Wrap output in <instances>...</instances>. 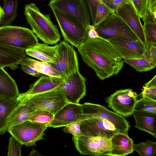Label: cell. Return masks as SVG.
<instances>
[{"label":"cell","instance_id":"7402d4cb","mask_svg":"<svg viewBox=\"0 0 156 156\" xmlns=\"http://www.w3.org/2000/svg\"><path fill=\"white\" fill-rule=\"evenodd\" d=\"M133 114L135 120V128L156 137V113L134 111Z\"/></svg>","mask_w":156,"mask_h":156},{"label":"cell","instance_id":"9c48e42d","mask_svg":"<svg viewBox=\"0 0 156 156\" xmlns=\"http://www.w3.org/2000/svg\"><path fill=\"white\" fill-rule=\"evenodd\" d=\"M73 141L76 149L82 154L109 156L111 152L110 139L105 137L73 135Z\"/></svg>","mask_w":156,"mask_h":156},{"label":"cell","instance_id":"ba28073f","mask_svg":"<svg viewBox=\"0 0 156 156\" xmlns=\"http://www.w3.org/2000/svg\"><path fill=\"white\" fill-rule=\"evenodd\" d=\"M48 125L29 120L12 125L8 131L19 141L27 147L36 145V142L43 139L44 132Z\"/></svg>","mask_w":156,"mask_h":156},{"label":"cell","instance_id":"7a4b0ae2","mask_svg":"<svg viewBox=\"0 0 156 156\" xmlns=\"http://www.w3.org/2000/svg\"><path fill=\"white\" fill-rule=\"evenodd\" d=\"M24 14L33 32L44 42L55 44L59 41L58 30L50 15L41 13L34 3L26 5Z\"/></svg>","mask_w":156,"mask_h":156},{"label":"cell","instance_id":"5bb4252c","mask_svg":"<svg viewBox=\"0 0 156 156\" xmlns=\"http://www.w3.org/2000/svg\"><path fill=\"white\" fill-rule=\"evenodd\" d=\"M80 122L82 135L92 137L101 136L110 139L119 132L112 123L101 118L94 117Z\"/></svg>","mask_w":156,"mask_h":156},{"label":"cell","instance_id":"ac0fdd59","mask_svg":"<svg viewBox=\"0 0 156 156\" xmlns=\"http://www.w3.org/2000/svg\"><path fill=\"white\" fill-rule=\"evenodd\" d=\"M64 81V79L61 77L42 76L30 85L28 91L20 94L17 99L55 89L62 85Z\"/></svg>","mask_w":156,"mask_h":156},{"label":"cell","instance_id":"d590c367","mask_svg":"<svg viewBox=\"0 0 156 156\" xmlns=\"http://www.w3.org/2000/svg\"><path fill=\"white\" fill-rule=\"evenodd\" d=\"M65 127L63 129L64 132L70 133L76 136L82 135L80 131V121L72 122Z\"/></svg>","mask_w":156,"mask_h":156},{"label":"cell","instance_id":"52a82bcc","mask_svg":"<svg viewBox=\"0 0 156 156\" xmlns=\"http://www.w3.org/2000/svg\"><path fill=\"white\" fill-rule=\"evenodd\" d=\"M81 105L82 113L80 122L92 118H99L111 122L119 132L128 133L130 125L124 117L99 104L86 102Z\"/></svg>","mask_w":156,"mask_h":156},{"label":"cell","instance_id":"b9f144b4","mask_svg":"<svg viewBox=\"0 0 156 156\" xmlns=\"http://www.w3.org/2000/svg\"><path fill=\"white\" fill-rule=\"evenodd\" d=\"M87 36L88 38L102 39L99 36L95 27L90 24H89L88 27Z\"/></svg>","mask_w":156,"mask_h":156},{"label":"cell","instance_id":"2e32d148","mask_svg":"<svg viewBox=\"0 0 156 156\" xmlns=\"http://www.w3.org/2000/svg\"><path fill=\"white\" fill-rule=\"evenodd\" d=\"M128 25L144 45L146 49H148L143 26L140 19L130 3L127 4L115 12Z\"/></svg>","mask_w":156,"mask_h":156},{"label":"cell","instance_id":"83f0119b","mask_svg":"<svg viewBox=\"0 0 156 156\" xmlns=\"http://www.w3.org/2000/svg\"><path fill=\"white\" fill-rule=\"evenodd\" d=\"M133 150L141 156H154L156 153V142L148 140L134 144Z\"/></svg>","mask_w":156,"mask_h":156},{"label":"cell","instance_id":"484cf974","mask_svg":"<svg viewBox=\"0 0 156 156\" xmlns=\"http://www.w3.org/2000/svg\"><path fill=\"white\" fill-rule=\"evenodd\" d=\"M34 110L27 105L22 104L20 101L7 119L6 126L8 129L11 126L28 120L30 113Z\"/></svg>","mask_w":156,"mask_h":156},{"label":"cell","instance_id":"f546056e","mask_svg":"<svg viewBox=\"0 0 156 156\" xmlns=\"http://www.w3.org/2000/svg\"><path fill=\"white\" fill-rule=\"evenodd\" d=\"M124 62L138 72L149 71L155 68L144 57L135 58L124 59Z\"/></svg>","mask_w":156,"mask_h":156},{"label":"cell","instance_id":"3957f363","mask_svg":"<svg viewBox=\"0 0 156 156\" xmlns=\"http://www.w3.org/2000/svg\"><path fill=\"white\" fill-rule=\"evenodd\" d=\"M99 36L108 40L118 39L135 41L138 38L126 23L115 12L95 27Z\"/></svg>","mask_w":156,"mask_h":156},{"label":"cell","instance_id":"ee69618b","mask_svg":"<svg viewBox=\"0 0 156 156\" xmlns=\"http://www.w3.org/2000/svg\"><path fill=\"white\" fill-rule=\"evenodd\" d=\"M149 11L152 13L156 12V0H149Z\"/></svg>","mask_w":156,"mask_h":156},{"label":"cell","instance_id":"30bf717a","mask_svg":"<svg viewBox=\"0 0 156 156\" xmlns=\"http://www.w3.org/2000/svg\"><path fill=\"white\" fill-rule=\"evenodd\" d=\"M48 6L70 16L87 29L91 17L85 0H50Z\"/></svg>","mask_w":156,"mask_h":156},{"label":"cell","instance_id":"d4e9b609","mask_svg":"<svg viewBox=\"0 0 156 156\" xmlns=\"http://www.w3.org/2000/svg\"><path fill=\"white\" fill-rule=\"evenodd\" d=\"M19 64L29 66L44 75L62 78L61 75L54 67L45 62L39 61L25 56L20 61Z\"/></svg>","mask_w":156,"mask_h":156},{"label":"cell","instance_id":"836d02e7","mask_svg":"<svg viewBox=\"0 0 156 156\" xmlns=\"http://www.w3.org/2000/svg\"><path fill=\"white\" fill-rule=\"evenodd\" d=\"M140 18H144L149 12V0H129Z\"/></svg>","mask_w":156,"mask_h":156},{"label":"cell","instance_id":"8992f818","mask_svg":"<svg viewBox=\"0 0 156 156\" xmlns=\"http://www.w3.org/2000/svg\"><path fill=\"white\" fill-rule=\"evenodd\" d=\"M38 43L32 30L21 27L10 25L0 27V44L25 51Z\"/></svg>","mask_w":156,"mask_h":156},{"label":"cell","instance_id":"4dcf8cb0","mask_svg":"<svg viewBox=\"0 0 156 156\" xmlns=\"http://www.w3.org/2000/svg\"><path fill=\"white\" fill-rule=\"evenodd\" d=\"M114 12L102 0H99L96 8L94 22L92 25L95 27Z\"/></svg>","mask_w":156,"mask_h":156},{"label":"cell","instance_id":"d6986e66","mask_svg":"<svg viewBox=\"0 0 156 156\" xmlns=\"http://www.w3.org/2000/svg\"><path fill=\"white\" fill-rule=\"evenodd\" d=\"M24 51L20 48L0 44V66L15 70L18 68L20 61L26 56Z\"/></svg>","mask_w":156,"mask_h":156},{"label":"cell","instance_id":"bcb514c9","mask_svg":"<svg viewBox=\"0 0 156 156\" xmlns=\"http://www.w3.org/2000/svg\"><path fill=\"white\" fill-rule=\"evenodd\" d=\"M4 12L2 8L0 6V25H1Z\"/></svg>","mask_w":156,"mask_h":156},{"label":"cell","instance_id":"e575fe53","mask_svg":"<svg viewBox=\"0 0 156 156\" xmlns=\"http://www.w3.org/2000/svg\"><path fill=\"white\" fill-rule=\"evenodd\" d=\"M23 144L12 136L9 138L8 156H20Z\"/></svg>","mask_w":156,"mask_h":156},{"label":"cell","instance_id":"e0dca14e","mask_svg":"<svg viewBox=\"0 0 156 156\" xmlns=\"http://www.w3.org/2000/svg\"><path fill=\"white\" fill-rule=\"evenodd\" d=\"M82 113L81 104L68 103L54 115L48 126L54 128L65 126L70 123L79 121Z\"/></svg>","mask_w":156,"mask_h":156},{"label":"cell","instance_id":"6da1fadb","mask_svg":"<svg viewBox=\"0 0 156 156\" xmlns=\"http://www.w3.org/2000/svg\"><path fill=\"white\" fill-rule=\"evenodd\" d=\"M77 48L83 61L101 80L117 74L123 67L124 61L107 40L88 38Z\"/></svg>","mask_w":156,"mask_h":156},{"label":"cell","instance_id":"ab89813d","mask_svg":"<svg viewBox=\"0 0 156 156\" xmlns=\"http://www.w3.org/2000/svg\"><path fill=\"white\" fill-rule=\"evenodd\" d=\"M99 0H85L88 5L93 24L95 18L96 9Z\"/></svg>","mask_w":156,"mask_h":156},{"label":"cell","instance_id":"f1b7e54d","mask_svg":"<svg viewBox=\"0 0 156 156\" xmlns=\"http://www.w3.org/2000/svg\"><path fill=\"white\" fill-rule=\"evenodd\" d=\"M54 114L46 110H35L30 114L28 120L44 125L48 124L53 119Z\"/></svg>","mask_w":156,"mask_h":156},{"label":"cell","instance_id":"74e56055","mask_svg":"<svg viewBox=\"0 0 156 156\" xmlns=\"http://www.w3.org/2000/svg\"><path fill=\"white\" fill-rule=\"evenodd\" d=\"M145 58L155 67L156 66V47L151 46L146 49L144 54Z\"/></svg>","mask_w":156,"mask_h":156},{"label":"cell","instance_id":"7bdbcfd3","mask_svg":"<svg viewBox=\"0 0 156 156\" xmlns=\"http://www.w3.org/2000/svg\"><path fill=\"white\" fill-rule=\"evenodd\" d=\"M142 20L144 23H156V12L152 13L149 11Z\"/></svg>","mask_w":156,"mask_h":156},{"label":"cell","instance_id":"1f68e13d","mask_svg":"<svg viewBox=\"0 0 156 156\" xmlns=\"http://www.w3.org/2000/svg\"><path fill=\"white\" fill-rule=\"evenodd\" d=\"M134 111L156 113V101L143 97L137 100L135 106Z\"/></svg>","mask_w":156,"mask_h":156},{"label":"cell","instance_id":"cb8c5ba5","mask_svg":"<svg viewBox=\"0 0 156 156\" xmlns=\"http://www.w3.org/2000/svg\"><path fill=\"white\" fill-rule=\"evenodd\" d=\"M0 66V96L11 98H17L20 95L15 80Z\"/></svg>","mask_w":156,"mask_h":156},{"label":"cell","instance_id":"5b68a950","mask_svg":"<svg viewBox=\"0 0 156 156\" xmlns=\"http://www.w3.org/2000/svg\"><path fill=\"white\" fill-rule=\"evenodd\" d=\"M55 17L64 41L77 48L87 39V29L78 22L55 8L50 6Z\"/></svg>","mask_w":156,"mask_h":156},{"label":"cell","instance_id":"f35d334b","mask_svg":"<svg viewBox=\"0 0 156 156\" xmlns=\"http://www.w3.org/2000/svg\"><path fill=\"white\" fill-rule=\"evenodd\" d=\"M141 94L143 97L156 101V87H146L143 86Z\"/></svg>","mask_w":156,"mask_h":156},{"label":"cell","instance_id":"9a60e30c","mask_svg":"<svg viewBox=\"0 0 156 156\" xmlns=\"http://www.w3.org/2000/svg\"><path fill=\"white\" fill-rule=\"evenodd\" d=\"M119 56L124 60L142 58L146 49L144 45L139 40L131 41L113 39L107 40Z\"/></svg>","mask_w":156,"mask_h":156},{"label":"cell","instance_id":"4316f807","mask_svg":"<svg viewBox=\"0 0 156 156\" xmlns=\"http://www.w3.org/2000/svg\"><path fill=\"white\" fill-rule=\"evenodd\" d=\"M4 5L2 9L3 15L1 25L2 26L10 25L17 15V9L18 0H3Z\"/></svg>","mask_w":156,"mask_h":156},{"label":"cell","instance_id":"4fadbf2b","mask_svg":"<svg viewBox=\"0 0 156 156\" xmlns=\"http://www.w3.org/2000/svg\"><path fill=\"white\" fill-rule=\"evenodd\" d=\"M86 80L78 71L64 80L62 84L55 89L62 91L69 102L78 104L86 94Z\"/></svg>","mask_w":156,"mask_h":156},{"label":"cell","instance_id":"d6a6232c","mask_svg":"<svg viewBox=\"0 0 156 156\" xmlns=\"http://www.w3.org/2000/svg\"><path fill=\"white\" fill-rule=\"evenodd\" d=\"M143 26L148 48L156 47V23H144Z\"/></svg>","mask_w":156,"mask_h":156},{"label":"cell","instance_id":"60d3db41","mask_svg":"<svg viewBox=\"0 0 156 156\" xmlns=\"http://www.w3.org/2000/svg\"><path fill=\"white\" fill-rule=\"evenodd\" d=\"M22 68L25 73L34 76H41L44 75L39 73L34 69L25 65H21Z\"/></svg>","mask_w":156,"mask_h":156},{"label":"cell","instance_id":"7c38bea8","mask_svg":"<svg viewBox=\"0 0 156 156\" xmlns=\"http://www.w3.org/2000/svg\"><path fill=\"white\" fill-rule=\"evenodd\" d=\"M137 94L131 89H120L107 97L105 101L108 107L124 117L133 115L137 101Z\"/></svg>","mask_w":156,"mask_h":156},{"label":"cell","instance_id":"8d00e7d4","mask_svg":"<svg viewBox=\"0 0 156 156\" xmlns=\"http://www.w3.org/2000/svg\"><path fill=\"white\" fill-rule=\"evenodd\" d=\"M114 12L124 5L129 3V0H102Z\"/></svg>","mask_w":156,"mask_h":156},{"label":"cell","instance_id":"44dd1931","mask_svg":"<svg viewBox=\"0 0 156 156\" xmlns=\"http://www.w3.org/2000/svg\"><path fill=\"white\" fill-rule=\"evenodd\" d=\"M111 151L109 156H124L134 151V143L128 133L119 132L110 139Z\"/></svg>","mask_w":156,"mask_h":156},{"label":"cell","instance_id":"ffe728a7","mask_svg":"<svg viewBox=\"0 0 156 156\" xmlns=\"http://www.w3.org/2000/svg\"><path fill=\"white\" fill-rule=\"evenodd\" d=\"M58 44L50 46L46 43L38 42L33 47L25 50L28 55L48 63H54L58 59Z\"/></svg>","mask_w":156,"mask_h":156},{"label":"cell","instance_id":"7dc6e473","mask_svg":"<svg viewBox=\"0 0 156 156\" xmlns=\"http://www.w3.org/2000/svg\"></svg>","mask_w":156,"mask_h":156},{"label":"cell","instance_id":"277c9868","mask_svg":"<svg viewBox=\"0 0 156 156\" xmlns=\"http://www.w3.org/2000/svg\"><path fill=\"white\" fill-rule=\"evenodd\" d=\"M34 110H43L55 115L69 103L61 91L54 89L18 100Z\"/></svg>","mask_w":156,"mask_h":156},{"label":"cell","instance_id":"8fae6325","mask_svg":"<svg viewBox=\"0 0 156 156\" xmlns=\"http://www.w3.org/2000/svg\"><path fill=\"white\" fill-rule=\"evenodd\" d=\"M59 58L54 63H48L54 67L65 80L79 71L77 54L73 46L63 41L58 44Z\"/></svg>","mask_w":156,"mask_h":156},{"label":"cell","instance_id":"f6af8a7d","mask_svg":"<svg viewBox=\"0 0 156 156\" xmlns=\"http://www.w3.org/2000/svg\"><path fill=\"white\" fill-rule=\"evenodd\" d=\"M143 86L146 87H156V75H155L152 79Z\"/></svg>","mask_w":156,"mask_h":156},{"label":"cell","instance_id":"603a6c76","mask_svg":"<svg viewBox=\"0 0 156 156\" xmlns=\"http://www.w3.org/2000/svg\"><path fill=\"white\" fill-rule=\"evenodd\" d=\"M20 102L17 98H11L0 96V135L8 131L7 119Z\"/></svg>","mask_w":156,"mask_h":156}]
</instances>
